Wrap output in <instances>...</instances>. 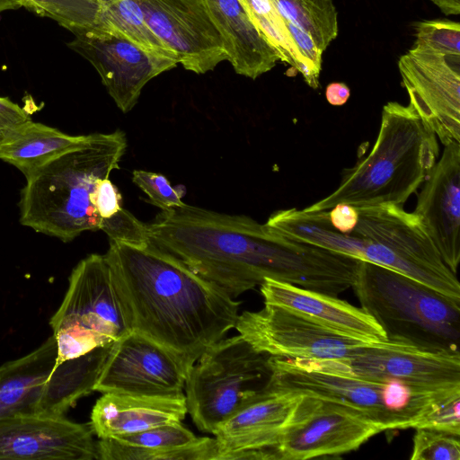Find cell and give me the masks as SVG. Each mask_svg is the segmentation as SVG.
I'll return each mask as SVG.
<instances>
[{"instance_id": "cell-38", "label": "cell", "mask_w": 460, "mask_h": 460, "mask_svg": "<svg viewBox=\"0 0 460 460\" xmlns=\"http://www.w3.org/2000/svg\"><path fill=\"white\" fill-rule=\"evenodd\" d=\"M330 222L332 226L343 234H351L358 221L357 208L339 203L328 210Z\"/></svg>"}, {"instance_id": "cell-22", "label": "cell", "mask_w": 460, "mask_h": 460, "mask_svg": "<svg viewBox=\"0 0 460 460\" xmlns=\"http://www.w3.org/2000/svg\"><path fill=\"white\" fill-rule=\"evenodd\" d=\"M100 460H217L215 438H197L181 422L99 438Z\"/></svg>"}, {"instance_id": "cell-17", "label": "cell", "mask_w": 460, "mask_h": 460, "mask_svg": "<svg viewBox=\"0 0 460 460\" xmlns=\"http://www.w3.org/2000/svg\"><path fill=\"white\" fill-rule=\"evenodd\" d=\"M0 459H98L89 424L65 415L15 413L0 418Z\"/></svg>"}, {"instance_id": "cell-9", "label": "cell", "mask_w": 460, "mask_h": 460, "mask_svg": "<svg viewBox=\"0 0 460 460\" xmlns=\"http://www.w3.org/2000/svg\"><path fill=\"white\" fill-rule=\"evenodd\" d=\"M114 343L56 366L53 336L0 366V418L15 413L65 415L94 386Z\"/></svg>"}, {"instance_id": "cell-34", "label": "cell", "mask_w": 460, "mask_h": 460, "mask_svg": "<svg viewBox=\"0 0 460 460\" xmlns=\"http://www.w3.org/2000/svg\"><path fill=\"white\" fill-rule=\"evenodd\" d=\"M250 20L270 43L280 32L288 31L276 0H239Z\"/></svg>"}, {"instance_id": "cell-3", "label": "cell", "mask_w": 460, "mask_h": 460, "mask_svg": "<svg viewBox=\"0 0 460 460\" xmlns=\"http://www.w3.org/2000/svg\"><path fill=\"white\" fill-rule=\"evenodd\" d=\"M126 148L120 129L93 133L41 166L21 191V224L64 243L100 229L91 194L99 180L119 169Z\"/></svg>"}, {"instance_id": "cell-16", "label": "cell", "mask_w": 460, "mask_h": 460, "mask_svg": "<svg viewBox=\"0 0 460 460\" xmlns=\"http://www.w3.org/2000/svg\"><path fill=\"white\" fill-rule=\"evenodd\" d=\"M139 4L149 28L186 70L205 74L228 59L204 0H139Z\"/></svg>"}, {"instance_id": "cell-41", "label": "cell", "mask_w": 460, "mask_h": 460, "mask_svg": "<svg viewBox=\"0 0 460 460\" xmlns=\"http://www.w3.org/2000/svg\"><path fill=\"white\" fill-rule=\"evenodd\" d=\"M21 7L18 0H0V13Z\"/></svg>"}, {"instance_id": "cell-7", "label": "cell", "mask_w": 460, "mask_h": 460, "mask_svg": "<svg viewBox=\"0 0 460 460\" xmlns=\"http://www.w3.org/2000/svg\"><path fill=\"white\" fill-rule=\"evenodd\" d=\"M271 355L240 334L208 347L185 381L188 412L202 432L217 428L271 388Z\"/></svg>"}, {"instance_id": "cell-8", "label": "cell", "mask_w": 460, "mask_h": 460, "mask_svg": "<svg viewBox=\"0 0 460 460\" xmlns=\"http://www.w3.org/2000/svg\"><path fill=\"white\" fill-rule=\"evenodd\" d=\"M49 325L57 345V367L112 344L133 331L104 255L90 254L73 269Z\"/></svg>"}, {"instance_id": "cell-23", "label": "cell", "mask_w": 460, "mask_h": 460, "mask_svg": "<svg viewBox=\"0 0 460 460\" xmlns=\"http://www.w3.org/2000/svg\"><path fill=\"white\" fill-rule=\"evenodd\" d=\"M188 412L186 397H156L105 393L91 413V428L99 438L140 432L181 422Z\"/></svg>"}, {"instance_id": "cell-11", "label": "cell", "mask_w": 460, "mask_h": 460, "mask_svg": "<svg viewBox=\"0 0 460 460\" xmlns=\"http://www.w3.org/2000/svg\"><path fill=\"white\" fill-rule=\"evenodd\" d=\"M234 328L255 349L279 358L342 360L368 345L270 304L256 312H243Z\"/></svg>"}, {"instance_id": "cell-19", "label": "cell", "mask_w": 460, "mask_h": 460, "mask_svg": "<svg viewBox=\"0 0 460 460\" xmlns=\"http://www.w3.org/2000/svg\"><path fill=\"white\" fill-rule=\"evenodd\" d=\"M427 178L413 212L446 265L456 274L460 261V143L445 146Z\"/></svg>"}, {"instance_id": "cell-39", "label": "cell", "mask_w": 460, "mask_h": 460, "mask_svg": "<svg viewBox=\"0 0 460 460\" xmlns=\"http://www.w3.org/2000/svg\"><path fill=\"white\" fill-rule=\"evenodd\" d=\"M328 102L334 106H341L347 102L350 96V90L344 83H331L325 90Z\"/></svg>"}, {"instance_id": "cell-42", "label": "cell", "mask_w": 460, "mask_h": 460, "mask_svg": "<svg viewBox=\"0 0 460 460\" xmlns=\"http://www.w3.org/2000/svg\"><path fill=\"white\" fill-rule=\"evenodd\" d=\"M99 5L106 4L117 0H94Z\"/></svg>"}, {"instance_id": "cell-37", "label": "cell", "mask_w": 460, "mask_h": 460, "mask_svg": "<svg viewBox=\"0 0 460 460\" xmlns=\"http://www.w3.org/2000/svg\"><path fill=\"white\" fill-rule=\"evenodd\" d=\"M284 20L300 54L316 72L320 73L322 68V55L323 52L317 48L313 39L306 32L296 27L288 20L285 18Z\"/></svg>"}, {"instance_id": "cell-30", "label": "cell", "mask_w": 460, "mask_h": 460, "mask_svg": "<svg viewBox=\"0 0 460 460\" xmlns=\"http://www.w3.org/2000/svg\"><path fill=\"white\" fill-rule=\"evenodd\" d=\"M415 429L411 460H460V436L425 428Z\"/></svg>"}, {"instance_id": "cell-24", "label": "cell", "mask_w": 460, "mask_h": 460, "mask_svg": "<svg viewBox=\"0 0 460 460\" xmlns=\"http://www.w3.org/2000/svg\"><path fill=\"white\" fill-rule=\"evenodd\" d=\"M234 72L256 79L270 71L279 55L250 20L239 0H204Z\"/></svg>"}, {"instance_id": "cell-36", "label": "cell", "mask_w": 460, "mask_h": 460, "mask_svg": "<svg viewBox=\"0 0 460 460\" xmlns=\"http://www.w3.org/2000/svg\"><path fill=\"white\" fill-rule=\"evenodd\" d=\"M30 120L31 117L23 108L8 97H0V145Z\"/></svg>"}, {"instance_id": "cell-13", "label": "cell", "mask_w": 460, "mask_h": 460, "mask_svg": "<svg viewBox=\"0 0 460 460\" xmlns=\"http://www.w3.org/2000/svg\"><path fill=\"white\" fill-rule=\"evenodd\" d=\"M67 46L92 64L124 113L134 108L142 89L151 79L178 65L174 60L146 51L118 31L104 25L74 34Z\"/></svg>"}, {"instance_id": "cell-1", "label": "cell", "mask_w": 460, "mask_h": 460, "mask_svg": "<svg viewBox=\"0 0 460 460\" xmlns=\"http://www.w3.org/2000/svg\"><path fill=\"white\" fill-rule=\"evenodd\" d=\"M147 229L149 247L233 298L265 279L329 295L342 275L340 253L288 237L247 216L184 204L162 210Z\"/></svg>"}, {"instance_id": "cell-28", "label": "cell", "mask_w": 460, "mask_h": 460, "mask_svg": "<svg viewBox=\"0 0 460 460\" xmlns=\"http://www.w3.org/2000/svg\"><path fill=\"white\" fill-rule=\"evenodd\" d=\"M21 7L57 22L73 34L94 27L99 4L94 0H18Z\"/></svg>"}, {"instance_id": "cell-25", "label": "cell", "mask_w": 460, "mask_h": 460, "mask_svg": "<svg viewBox=\"0 0 460 460\" xmlns=\"http://www.w3.org/2000/svg\"><path fill=\"white\" fill-rule=\"evenodd\" d=\"M86 136H71L39 122L28 121L0 145V159L27 179L48 162L81 144Z\"/></svg>"}, {"instance_id": "cell-40", "label": "cell", "mask_w": 460, "mask_h": 460, "mask_svg": "<svg viewBox=\"0 0 460 460\" xmlns=\"http://www.w3.org/2000/svg\"><path fill=\"white\" fill-rule=\"evenodd\" d=\"M447 15L460 13V0H430Z\"/></svg>"}, {"instance_id": "cell-18", "label": "cell", "mask_w": 460, "mask_h": 460, "mask_svg": "<svg viewBox=\"0 0 460 460\" xmlns=\"http://www.w3.org/2000/svg\"><path fill=\"white\" fill-rule=\"evenodd\" d=\"M301 394L271 388L217 429V460H277L276 447Z\"/></svg>"}, {"instance_id": "cell-10", "label": "cell", "mask_w": 460, "mask_h": 460, "mask_svg": "<svg viewBox=\"0 0 460 460\" xmlns=\"http://www.w3.org/2000/svg\"><path fill=\"white\" fill-rule=\"evenodd\" d=\"M383 431L357 410L301 394L276 447L277 460L339 456Z\"/></svg>"}, {"instance_id": "cell-12", "label": "cell", "mask_w": 460, "mask_h": 460, "mask_svg": "<svg viewBox=\"0 0 460 460\" xmlns=\"http://www.w3.org/2000/svg\"><path fill=\"white\" fill-rule=\"evenodd\" d=\"M323 368L368 380L394 379L422 393L460 388V353L384 342L365 345L347 359L315 360Z\"/></svg>"}, {"instance_id": "cell-32", "label": "cell", "mask_w": 460, "mask_h": 460, "mask_svg": "<svg viewBox=\"0 0 460 460\" xmlns=\"http://www.w3.org/2000/svg\"><path fill=\"white\" fill-rule=\"evenodd\" d=\"M100 229L107 234L110 241L136 245L147 244V224L122 208L111 217L102 219Z\"/></svg>"}, {"instance_id": "cell-21", "label": "cell", "mask_w": 460, "mask_h": 460, "mask_svg": "<svg viewBox=\"0 0 460 460\" xmlns=\"http://www.w3.org/2000/svg\"><path fill=\"white\" fill-rule=\"evenodd\" d=\"M260 286L265 304L297 312L341 336L364 343L388 341L385 332L371 315L338 296L271 279H265Z\"/></svg>"}, {"instance_id": "cell-5", "label": "cell", "mask_w": 460, "mask_h": 460, "mask_svg": "<svg viewBox=\"0 0 460 460\" xmlns=\"http://www.w3.org/2000/svg\"><path fill=\"white\" fill-rule=\"evenodd\" d=\"M352 288L361 308L381 326L389 342L460 353V300L361 260Z\"/></svg>"}, {"instance_id": "cell-29", "label": "cell", "mask_w": 460, "mask_h": 460, "mask_svg": "<svg viewBox=\"0 0 460 460\" xmlns=\"http://www.w3.org/2000/svg\"><path fill=\"white\" fill-rule=\"evenodd\" d=\"M413 47L460 55V24L448 20L422 21L415 25Z\"/></svg>"}, {"instance_id": "cell-6", "label": "cell", "mask_w": 460, "mask_h": 460, "mask_svg": "<svg viewBox=\"0 0 460 460\" xmlns=\"http://www.w3.org/2000/svg\"><path fill=\"white\" fill-rule=\"evenodd\" d=\"M271 385L357 410L384 431L415 428L435 401L456 389L422 393L394 380H368L323 368L313 359L271 357Z\"/></svg>"}, {"instance_id": "cell-33", "label": "cell", "mask_w": 460, "mask_h": 460, "mask_svg": "<svg viewBox=\"0 0 460 460\" xmlns=\"http://www.w3.org/2000/svg\"><path fill=\"white\" fill-rule=\"evenodd\" d=\"M132 175L133 182L147 195L152 204L162 210L185 204L164 175L143 170H135Z\"/></svg>"}, {"instance_id": "cell-15", "label": "cell", "mask_w": 460, "mask_h": 460, "mask_svg": "<svg viewBox=\"0 0 460 460\" xmlns=\"http://www.w3.org/2000/svg\"><path fill=\"white\" fill-rule=\"evenodd\" d=\"M186 373L166 349L132 331L114 342L94 386L102 394L184 396Z\"/></svg>"}, {"instance_id": "cell-31", "label": "cell", "mask_w": 460, "mask_h": 460, "mask_svg": "<svg viewBox=\"0 0 460 460\" xmlns=\"http://www.w3.org/2000/svg\"><path fill=\"white\" fill-rule=\"evenodd\" d=\"M425 428L460 436V390L455 391L429 405L414 429Z\"/></svg>"}, {"instance_id": "cell-26", "label": "cell", "mask_w": 460, "mask_h": 460, "mask_svg": "<svg viewBox=\"0 0 460 460\" xmlns=\"http://www.w3.org/2000/svg\"><path fill=\"white\" fill-rule=\"evenodd\" d=\"M99 6L96 25L111 27L146 51L178 63L174 55L147 25L139 0H117Z\"/></svg>"}, {"instance_id": "cell-20", "label": "cell", "mask_w": 460, "mask_h": 460, "mask_svg": "<svg viewBox=\"0 0 460 460\" xmlns=\"http://www.w3.org/2000/svg\"><path fill=\"white\" fill-rule=\"evenodd\" d=\"M357 208L358 221L351 234L370 239L420 269L459 282L417 214L394 204Z\"/></svg>"}, {"instance_id": "cell-2", "label": "cell", "mask_w": 460, "mask_h": 460, "mask_svg": "<svg viewBox=\"0 0 460 460\" xmlns=\"http://www.w3.org/2000/svg\"><path fill=\"white\" fill-rule=\"evenodd\" d=\"M104 256L132 330L172 353L186 376L235 327L239 302L147 244L111 241Z\"/></svg>"}, {"instance_id": "cell-35", "label": "cell", "mask_w": 460, "mask_h": 460, "mask_svg": "<svg viewBox=\"0 0 460 460\" xmlns=\"http://www.w3.org/2000/svg\"><path fill=\"white\" fill-rule=\"evenodd\" d=\"M90 200L102 219L111 217L121 208V195L109 178L98 181Z\"/></svg>"}, {"instance_id": "cell-27", "label": "cell", "mask_w": 460, "mask_h": 460, "mask_svg": "<svg viewBox=\"0 0 460 460\" xmlns=\"http://www.w3.org/2000/svg\"><path fill=\"white\" fill-rule=\"evenodd\" d=\"M282 16L306 32L323 52L339 32L332 0H276Z\"/></svg>"}, {"instance_id": "cell-14", "label": "cell", "mask_w": 460, "mask_h": 460, "mask_svg": "<svg viewBox=\"0 0 460 460\" xmlns=\"http://www.w3.org/2000/svg\"><path fill=\"white\" fill-rule=\"evenodd\" d=\"M398 68L423 123L444 146L460 143V55L412 46L400 57Z\"/></svg>"}, {"instance_id": "cell-4", "label": "cell", "mask_w": 460, "mask_h": 460, "mask_svg": "<svg viewBox=\"0 0 460 460\" xmlns=\"http://www.w3.org/2000/svg\"><path fill=\"white\" fill-rule=\"evenodd\" d=\"M438 155L437 136L411 104L389 102L383 107L371 151L344 171L338 188L305 209L327 211L339 203L402 207L427 179Z\"/></svg>"}]
</instances>
